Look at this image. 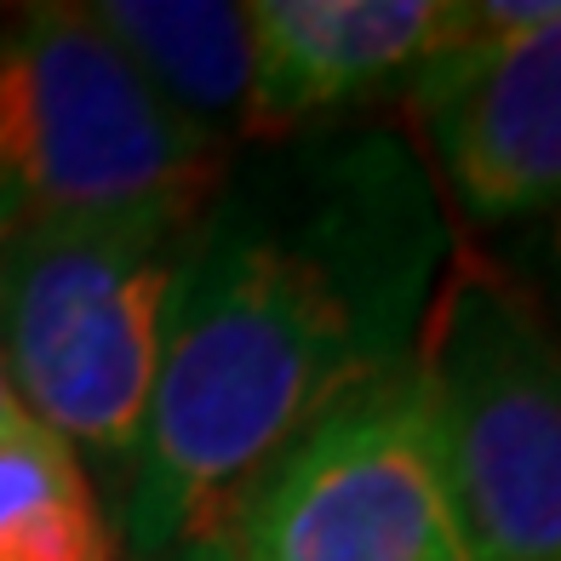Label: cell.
<instances>
[{
  "instance_id": "9c48e42d",
  "label": "cell",
  "mask_w": 561,
  "mask_h": 561,
  "mask_svg": "<svg viewBox=\"0 0 561 561\" xmlns=\"http://www.w3.org/2000/svg\"><path fill=\"white\" fill-rule=\"evenodd\" d=\"M0 561H121L92 470L41 424L0 442Z\"/></svg>"
},
{
  "instance_id": "5b68a950",
  "label": "cell",
  "mask_w": 561,
  "mask_h": 561,
  "mask_svg": "<svg viewBox=\"0 0 561 561\" xmlns=\"http://www.w3.org/2000/svg\"><path fill=\"white\" fill-rule=\"evenodd\" d=\"M236 561H470L413 367L344 396L241 504Z\"/></svg>"
},
{
  "instance_id": "6da1fadb",
  "label": "cell",
  "mask_w": 561,
  "mask_h": 561,
  "mask_svg": "<svg viewBox=\"0 0 561 561\" xmlns=\"http://www.w3.org/2000/svg\"><path fill=\"white\" fill-rule=\"evenodd\" d=\"M453 252L436 178L390 126H327L229 167L190 224L115 533L138 561L224 545L310 430L407 367Z\"/></svg>"
},
{
  "instance_id": "7c38bea8",
  "label": "cell",
  "mask_w": 561,
  "mask_h": 561,
  "mask_svg": "<svg viewBox=\"0 0 561 561\" xmlns=\"http://www.w3.org/2000/svg\"><path fill=\"white\" fill-rule=\"evenodd\" d=\"M550 264H556V293H561V207H556V229H550Z\"/></svg>"
},
{
  "instance_id": "52a82bcc",
  "label": "cell",
  "mask_w": 561,
  "mask_h": 561,
  "mask_svg": "<svg viewBox=\"0 0 561 561\" xmlns=\"http://www.w3.org/2000/svg\"><path fill=\"white\" fill-rule=\"evenodd\" d=\"M413 115L436 156V195L470 229L527 224L561 207V18L413 98Z\"/></svg>"
},
{
  "instance_id": "30bf717a",
  "label": "cell",
  "mask_w": 561,
  "mask_h": 561,
  "mask_svg": "<svg viewBox=\"0 0 561 561\" xmlns=\"http://www.w3.org/2000/svg\"><path fill=\"white\" fill-rule=\"evenodd\" d=\"M23 424H35V419L23 413V401H18L12 378H7V362H0V442H7V436H18Z\"/></svg>"
},
{
  "instance_id": "8fae6325",
  "label": "cell",
  "mask_w": 561,
  "mask_h": 561,
  "mask_svg": "<svg viewBox=\"0 0 561 561\" xmlns=\"http://www.w3.org/2000/svg\"><path fill=\"white\" fill-rule=\"evenodd\" d=\"M167 561H236L224 545H201V550H184V556H167Z\"/></svg>"
},
{
  "instance_id": "ba28073f",
  "label": "cell",
  "mask_w": 561,
  "mask_h": 561,
  "mask_svg": "<svg viewBox=\"0 0 561 561\" xmlns=\"http://www.w3.org/2000/svg\"><path fill=\"white\" fill-rule=\"evenodd\" d=\"M161 104L241 156L252 98L247 7L229 0H98L87 7Z\"/></svg>"
},
{
  "instance_id": "277c9868",
  "label": "cell",
  "mask_w": 561,
  "mask_h": 561,
  "mask_svg": "<svg viewBox=\"0 0 561 561\" xmlns=\"http://www.w3.org/2000/svg\"><path fill=\"white\" fill-rule=\"evenodd\" d=\"M190 224L161 213L58 218L0 241V362L41 430L121 476L161 367V316Z\"/></svg>"
},
{
  "instance_id": "7a4b0ae2",
  "label": "cell",
  "mask_w": 561,
  "mask_h": 561,
  "mask_svg": "<svg viewBox=\"0 0 561 561\" xmlns=\"http://www.w3.org/2000/svg\"><path fill=\"white\" fill-rule=\"evenodd\" d=\"M407 367L470 561H561V327L550 304L453 229Z\"/></svg>"
},
{
  "instance_id": "8992f818",
  "label": "cell",
  "mask_w": 561,
  "mask_h": 561,
  "mask_svg": "<svg viewBox=\"0 0 561 561\" xmlns=\"http://www.w3.org/2000/svg\"><path fill=\"white\" fill-rule=\"evenodd\" d=\"M447 0H252V98L241 149L344 126L407 87L442 35Z\"/></svg>"
},
{
  "instance_id": "3957f363",
  "label": "cell",
  "mask_w": 561,
  "mask_h": 561,
  "mask_svg": "<svg viewBox=\"0 0 561 561\" xmlns=\"http://www.w3.org/2000/svg\"><path fill=\"white\" fill-rule=\"evenodd\" d=\"M236 149L178 121L87 7L0 12V241L58 218L195 224Z\"/></svg>"
}]
</instances>
